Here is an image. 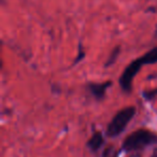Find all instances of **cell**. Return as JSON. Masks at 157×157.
<instances>
[{
  "label": "cell",
  "instance_id": "cell-1",
  "mask_svg": "<svg viewBox=\"0 0 157 157\" xmlns=\"http://www.w3.org/2000/svg\"><path fill=\"white\" fill-rule=\"evenodd\" d=\"M155 62H157V46L154 47L153 49L150 50L149 52H147L141 58L134 60V62L130 63L126 67V70L124 71L123 75H122L121 79H119V83H121L122 88L125 91H130L132 80H134L137 73L140 71L141 66L144 65V64H151Z\"/></svg>",
  "mask_w": 157,
  "mask_h": 157
},
{
  "label": "cell",
  "instance_id": "cell-2",
  "mask_svg": "<svg viewBox=\"0 0 157 157\" xmlns=\"http://www.w3.org/2000/svg\"><path fill=\"white\" fill-rule=\"evenodd\" d=\"M157 142V135L147 129L134 132L124 141L123 147L128 152H136Z\"/></svg>",
  "mask_w": 157,
  "mask_h": 157
},
{
  "label": "cell",
  "instance_id": "cell-3",
  "mask_svg": "<svg viewBox=\"0 0 157 157\" xmlns=\"http://www.w3.org/2000/svg\"><path fill=\"white\" fill-rule=\"evenodd\" d=\"M134 113H136L134 107H126L125 109L118 112L116 116L113 118V120L111 121V123L109 124V126H108V135L110 137H115L118 134H121L125 129L128 122L134 116Z\"/></svg>",
  "mask_w": 157,
  "mask_h": 157
},
{
  "label": "cell",
  "instance_id": "cell-4",
  "mask_svg": "<svg viewBox=\"0 0 157 157\" xmlns=\"http://www.w3.org/2000/svg\"><path fill=\"white\" fill-rule=\"evenodd\" d=\"M111 82L108 81V82L105 83H96V85H90L89 86V89L92 91V93L97 97V98H101L103 97V95L105 93V90L110 87Z\"/></svg>",
  "mask_w": 157,
  "mask_h": 157
},
{
  "label": "cell",
  "instance_id": "cell-5",
  "mask_svg": "<svg viewBox=\"0 0 157 157\" xmlns=\"http://www.w3.org/2000/svg\"><path fill=\"white\" fill-rule=\"evenodd\" d=\"M103 143V137L100 132H95L92 136V138L88 140L87 147H89L92 151H97L99 147L102 145Z\"/></svg>",
  "mask_w": 157,
  "mask_h": 157
},
{
  "label": "cell",
  "instance_id": "cell-6",
  "mask_svg": "<svg viewBox=\"0 0 157 157\" xmlns=\"http://www.w3.org/2000/svg\"><path fill=\"white\" fill-rule=\"evenodd\" d=\"M118 50H119V48H115V49L112 52V54H111V57L109 58V60H108V63H107V66L108 65H110L111 63H113L114 62V60H115V58L118 57Z\"/></svg>",
  "mask_w": 157,
  "mask_h": 157
},
{
  "label": "cell",
  "instance_id": "cell-7",
  "mask_svg": "<svg viewBox=\"0 0 157 157\" xmlns=\"http://www.w3.org/2000/svg\"><path fill=\"white\" fill-rule=\"evenodd\" d=\"M127 157H141V156H140V154H138V153H136V152H134V153H131L130 155H128Z\"/></svg>",
  "mask_w": 157,
  "mask_h": 157
},
{
  "label": "cell",
  "instance_id": "cell-8",
  "mask_svg": "<svg viewBox=\"0 0 157 157\" xmlns=\"http://www.w3.org/2000/svg\"><path fill=\"white\" fill-rule=\"evenodd\" d=\"M151 157H157V149H155V151L153 152V154H152Z\"/></svg>",
  "mask_w": 157,
  "mask_h": 157
}]
</instances>
